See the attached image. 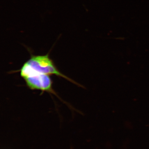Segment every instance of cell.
Instances as JSON below:
<instances>
[{
  "label": "cell",
  "instance_id": "6da1fadb",
  "mask_svg": "<svg viewBox=\"0 0 149 149\" xmlns=\"http://www.w3.org/2000/svg\"><path fill=\"white\" fill-rule=\"evenodd\" d=\"M19 71L23 79L35 73L55 75L79 85L58 70L49 54L45 55H31L30 58L24 63Z\"/></svg>",
  "mask_w": 149,
  "mask_h": 149
},
{
  "label": "cell",
  "instance_id": "7a4b0ae2",
  "mask_svg": "<svg viewBox=\"0 0 149 149\" xmlns=\"http://www.w3.org/2000/svg\"><path fill=\"white\" fill-rule=\"evenodd\" d=\"M23 79L30 90L47 92L56 95L53 88V81L50 75L35 73Z\"/></svg>",
  "mask_w": 149,
  "mask_h": 149
}]
</instances>
